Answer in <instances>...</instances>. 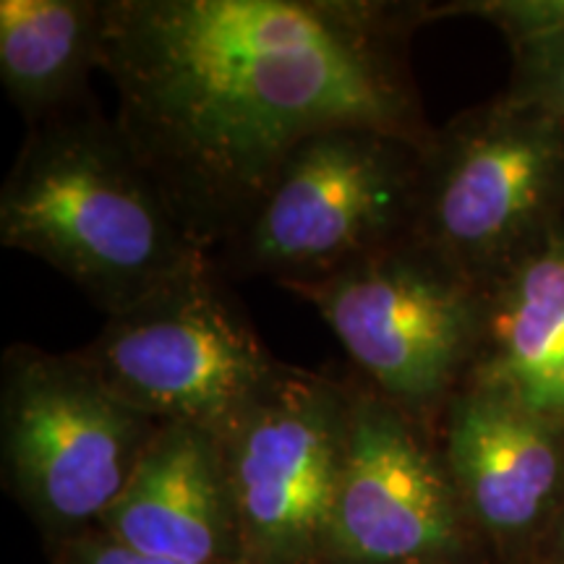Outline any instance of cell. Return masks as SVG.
Listing matches in <instances>:
<instances>
[{
  "label": "cell",
  "mask_w": 564,
  "mask_h": 564,
  "mask_svg": "<svg viewBox=\"0 0 564 564\" xmlns=\"http://www.w3.org/2000/svg\"><path fill=\"white\" fill-rule=\"evenodd\" d=\"M403 32L390 6L350 0H108L100 70L118 131L209 253L314 133L432 137Z\"/></svg>",
  "instance_id": "obj_1"
},
{
  "label": "cell",
  "mask_w": 564,
  "mask_h": 564,
  "mask_svg": "<svg viewBox=\"0 0 564 564\" xmlns=\"http://www.w3.org/2000/svg\"><path fill=\"white\" fill-rule=\"evenodd\" d=\"M0 243L108 316L209 264L116 121L79 108L32 126L0 192Z\"/></svg>",
  "instance_id": "obj_2"
},
{
  "label": "cell",
  "mask_w": 564,
  "mask_h": 564,
  "mask_svg": "<svg viewBox=\"0 0 564 564\" xmlns=\"http://www.w3.org/2000/svg\"><path fill=\"white\" fill-rule=\"evenodd\" d=\"M564 225V121L497 97L421 150L413 241L491 288Z\"/></svg>",
  "instance_id": "obj_3"
},
{
  "label": "cell",
  "mask_w": 564,
  "mask_h": 564,
  "mask_svg": "<svg viewBox=\"0 0 564 564\" xmlns=\"http://www.w3.org/2000/svg\"><path fill=\"white\" fill-rule=\"evenodd\" d=\"M423 144L371 126L308 137L228 246L236 270L291 285L411 241Z\"/></svg>",
  "instance_id": "obj_4"
},
{
  "label": "cell",
  "mask_w": 564,
  "mask_h": 564,
  "mask_svg": "<svg viewBox=\"0 0 564 564\" xmlns=\"http://www.w3.org/2000/svg\"><path fill=\"white\" fill-rule=\"evenodd\" d=\"M160 423L126 403L82 352L13 345L3 358L0 436L13 491L47 531L100 523Z\"/></svg>",
  "instance_id": "obj_5"
},
{
  "label": "cell",
  "mask_w": 564,
  "mask_h": 564,
  "mask_svg": "<svg viewBox=\"0 0 564 564\" xmlns=\"http://www.w3.org/2000/svg\"><path fill=\"white\" fill-rule=\"evenodd\" d=\"M282 288L312 303L377 392L411 415L447 400L481 348L486 291L413 238Z\"/></svg>",
  "instance_id": "obj_6"
},
{
  "label": "cell",
  "mask_w": 564,
  "mask_h": 564,
  "mask_svg": "<svg viewBox=\"0 0 564 564\" xmlns=\"http://www.w3.org/2000/svg\"><path fill=\"white\" fill-rule=\"evenodd\" d=\"M79 352L154 423H192L217 434L282 369L209 264L108 316Z\"/></svg>",
  "instance_id": "obj_7"
},
{
  "label": "cell",
  "mask_w": 564,
  "mask_h": 564,
  "mask_svg": "<svg viewBox=\"0 0 564 564\" xmlns=\"http://www.w3.org/2000/svg\"><path fill=\"white\" fill-rule=\"evenodd\" d=\"M350 392L282 366L220 432L246 564L327 560Z\"/></svg>",
  "instance_id": "obj_8"
},
{
  "label": "cell",
  "mask_w": 564,
  "mask_h": 564,
  "mask_svg": "<svg viewBox=\"0 0 564 564\" xmlns=\"http://www.w3.org/2000/svg\"><path fill=\"white\" fill-rule=\"evenodd\" d=\"M468 518L444 457L411 413L377 390L350 392V432L329 528V564H447Z\"/></svg>",
  "instance_id": "obj_9"
},
{
  "label": "cell",
  "mask_w": 564,
  "mask_h": 564,
  "mask_svg": "<svg viewBox=\"0 0 564 564\" xmlns=\"http://www.w3.org/2000/svg\"><path fill=\"white\" fill-rule=\"evenodd\" d=\"M444 465L470 525L505 549L552 531L564 507V432L494 384L449 398Z\"/></svg>",
  "instance_id": "obj_10"
},
{
  "label": "cell",
  "mask_w": 564,
  "mask_h": 564,
  "mask_svg": "<svg viewBox=\"0 0 564 564\" xmlns=\"http://www.w3.org/2000/svg\"><path fill=\"white\" fill-rule=\"evenodd\" d=\"M100 533L181 564H246L220 434L160 423Z\"/></svg>",
  "instance_id": "obj_11"
},
{
  "label": "cell",
  "mask_w": 564,
  "mask_h": 564,
  "mask_svg": "<svg viewBox=\"0 0 564 564\" xmlns=\"http://www.w3.org/2000/svg\"><path fill=\"white\" fill-rule=\"evenodd\" d=\"M468 379L514 394L564 432V225L486 288Z\"/></svg>",
  "instance_id": "obj_12"
},
{
  "label": "cell",
  "mask_w": 564,
  "mask_h": 564,
  "mask_svg": "<svg viewBox=\"0 0 564 564\" xmlns=\"http://www.w3.org/2000/svg\"><path fill=\"white\" fill-rule=\"evenodd\" d=\"M100 42L102 3L0 0V79L32 126L76 108Z\"/></svg>",
  "instance_id": "obj_13"
},
{
  "label": "cell",
  "mask_w": 564,
  "mask_h": 564,
  "mask_svg": "<svg viewBox=\"0 0 564 564\" xmlns=\"http://www.w3.org/2000/svg\"><path fill=\"white\" fill-rule=\"evenodd\" d=\"M512 79L505 95L564 121V30L512 47Z\"/></svg>",
  "instance_id": "obj_14"
},
{
  "label": "cell",
  "mask_w": 564,
  "mask_h": 564,
  "mask_svg": "<svg viewBox=\"0 0 564 564\" xmlns=\"http://www.w3.org/2000/svg\"><path fill=\"white\" fill-rule=\"evenodd\" d=\"M58 564H181V562L141 554L137 549H129L118 544V541L108 539L105 533H95V535H79V539L68 541L66 552H63Z\"/></svg>",
  "instance_id": "obj_15"
},
{
  "label": "cell",
  "mask_w": 564,
  "mask_h": 564,
  "mask_svg": "<svg viewBox=\"0 0 564 564\" xmlns=\"http://www.w3.org/2000/svg\"><path fill=\"white\" fill-rule=\"evenodd\" d=\"M552 556H554V562L556 564H564V507H562V512L556 514V520H554V525H552Z\"/></svg>",
  "instance_id": "obj_16"
}]
</instances>
